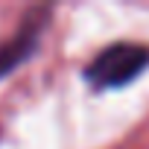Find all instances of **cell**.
<instances>
[{
	"label": "cell",
	"mask_w": 149,
	"mask_h": 149,
	"mask_svg": "<svg viewBox=\"0 0 149 149\" xmlns=\"http://www.w3.org/2000/svg\"><path fill=\"white\" fill-rule=\"evenodd\" d=\"M32 50H35V29L21 32V35H15L12 41H6L3 47H0V79H3L12 67H18Z\"/></svg>",
	"instance_id": "obj_2"
},
{
	"label": "cell",
	"mask_w": 149,
	"mask_h": 149,
	"mask_svg": "<svg viewBox=\"0 0 149 149\" xmlns=\"http://www.w3.org/2000/svg\"><path fill=\"white\" fill-rule=\"evenodd\" d=\"M146 67H149V47L146 44L120 41V44H108L105 50H100L94 56V61L85 70V76H88V82L94 88L105 91V88L129 85Z\"/></svg>",
	"instance_id": "obj_1"
}]
</instances>
